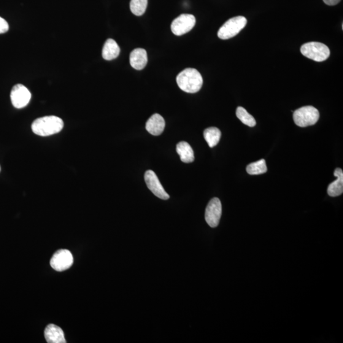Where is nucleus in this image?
Wrapping results in <instances>:
<instances>
[{
    "mask_svg": "<svg viewBox=\"0 0 343 343\" xmlns=\"http://www.w3.org/2000/svg\"><path fill=\"white\" fill-rule=\"evenodd\" d=\"M176 82L183 91L190 94L198 93L203 85L201 74L194 68L184 69L177 75Z\"/></svg>",
    "mask_w": 343,
    "mask_h": 343,
    "instance_id": "1",
    "label": "nucleus"
},
{
    "mask_svg": "<svg viewBox=\"0 0 343 343\" xmlns=\"http://www.w3.org/2000/svg\"><path fill=\"white\" fill-rule=\"evenodd\" d=\"M64 128L61 118L56 116H47L37 119L32 124V132L40 136H49L59 133Z\"/></svg>",
    "mask_w": 343,
    "mask_h": 343,
    "instance_id": "2",
    "label": "nucleus"
},
{
    "mask_svg": "<svg viewBox=\"0 0 343 343\" xmlns=\"http://www.w3.org/2000/svg\"><path fill=\"white\" fill-rule=\"evenodd\" d=\"M302 55L316 62H323L330 56V50L328 46L320 42L304 43L301 47Z\"/></svg>",
    "mask_w": 343,
    "mask_h": 343,
    "instance_id": "3",
    "label": "nucleus"
},
{
    "mask_svg": "<svg viewBox=\"0 0 343 343\" xmlns=\"http://www.w3.org/2000/svg\"><path fill=\"white\" fill-rule=\"evenodd\" d=\"M320 113L317 109L312 106L299 108L294 112V123L300 128L315 125L319 120Z\"/></svg>",
    "mask_w": 343,
    "mask_h": 343,
    "instance_id": "4",
    "label": "nucleus"
},
{
    "mask_svg": "<svg viewBox=\"0 0 343 343\" xmlns=\"http://www.w3.org/2000/svg\"><path fill=\"white\" fill-rule=\"evenodd\" d=\"M247 23L246 18L243 16L231 18L221 27L218 31V36L221 40L231 39L239 34L245 28Z\"/></svg>",
    "mask_w": 343,
    "mask_h": 343,
    "instance_id": "5",
    "label": "nucleus"
},
{
    "mask_svg": "<svg viewBox=\"0 0 343 343\" xmlns=\"http://www.w3.org/2000/svg\"><path fill=\"white\" fill-rule=\"evenodd\" d=\"M196 19L193 15L182 14L175 18L171 24V30L175 35L182 36L187 33L194 28Z\"/></svg>",
    "mask_w": 343,
    "mask_h": 343,
    "instance_id": "6",
    "label": "nucleus"
},
{
    "mask_svg": "<svg viewBox=\"0 0 343 343\" xmlns=\"http://www.w3.org/2000/svg\"><path fill=\"white\" fill-rule=\"evenodd\" d=\"M74 257L69 250L61 249L57 251L50 260V266L58 272H63L71 268Z\"/></svg>",
    "mask_w": 343,
    "mask_h": 343,
    "instance_id": "7",
    "label": "nucleus"
},
{
    "mask_svg": "<svg viewBox=\"0 0 343 343\" xmlns=\"http://www.w3.org/2000/svg\"><path fill=\"white\" fill-rule=\"evenodd\" d=\"M221 215L222 205L220 200L218 198H212L205 210V221L211 228H215L220 223Z\"/></svg>",
    "mask_w": 343,
    "mask_h": 343,
    "instance_id": "8",
    "label": "nucleus"
},
{
    "mask_svg": "<svg viewBox=\"0 0 343 343\" xmlns=\"http://www.w3.org/2000/svg\"><path fill=\"white\" fill-rule=\"evenodd\" d=\"M31 98L30 92L23 85H15L11 91V101L13 106L17 109L26 107L30 101Z\"/></svg>",
    "mask_w": 343,
    "mask_h": 343,
    "instance_id": "9",
    "label": "nucleus"
},
{
    "mask_svg": "<svg viewBox=\"0 0 343 343\" xmlns=\"http://www.w3.org/2000/svg\"><path fill=\"white\" fill-rule=\"evenodd\" d=\"M145 180L148 188L156 196L164 201L169 199L170 196L164 190L155 172L151 170L146 172Z\"/></svg>",
    "mask_w": 343,
    "mask_h": 343,
    "instance_id": "10",
    "label": "nucleus"
},
{
    "mask_svg": "<svg viewBox=\"0 0 343 343\" xmlns=\"http://www.w3.org/2000/svg\"><path fill=\"white\" fill-rule=\"evenodd\" d=\"M166 122L163 117L159 114H154L148 119L146 123V129L153 136H160L163 133Z\"/></svg>",
    "mask_w": 343,
    "mask_h": 343,
    "instance_id": "11",
    "label": "nucleus"
},
{
    "mask_svg": "<svg viewBox=\"0 0 343 343\" xmlns=\"http://www.w3.org/2000/svg\"><path fill=\"white\" fill-rule=\"evenodd\" d=\"M130 63L135 69L142 70L148 63L147 51L143 48H136L130 54Z\"/></svg>",
    "mask_w": 343,
    "mask_h": 343,
    "instance_id": "12",
    "label": "nucleus"
},
{
    "mask_svg": "<svg viewBox=\"0 0 343 343\" xmlns=\"http://www.w3.org/2000/svg\"><path fill=\"white\" fill-rule=\"evenodd\" d=\"M45 337L48 343H66L62 329L54 324H49L45 330Z\"/></svg>",
    "mask_w": 343,
    "mask_h": 343,
    "instance_id": "13",
    "label": "nucleus"
},
{
    "mask_svg": "<svg viewBox=\"0 0 343 343\" xmlns=\"http://www.w3.org/2000/svg\"><path fill=\"white\" fill-rule=\"evenodd\" d=\"M334 175L337 177V180L331 183L328 188V194L332 197L341 195L343 193L342 170L340 168L336 169L335 170Z\"/></svg>",
    "mask_w": 343,
    "mask_h": 343,
    "instance_id": "14",
    "label": "nucleus"
},
{
    "mask_svg": "<svg viewBox=\"0 0 343 343\" xmlns=\"http://www.w3.org/2000/svg\"><path fill=\"white\" fill-rule=\"evenodd\" d=\"M120 48L117 43L113 39H108L102 48V56L105 60L112 61L118 58Z\"/></svg>",
    "mask_w": 343,
    "mask_h": 343,
    "instance_id": "15",
    "label": "nucleus"
},
{
    "mask_svg": "<svg viewBox=\"0 0 343 343\" xmlns=\"http://www.w3.org/2000/svg\"><path fill=\"white\" fill-rule=\"evenodd\" d=\"M176 151L180 156V160L184 163H191L194 160V152L192 148L185 141H182L177 145Z\"/></svg>",
    "mask_w": 343,
    "mask_h": 343,
    "instance_id": "16",
    "label": "nucleus"
},
{
    "mask_svg": "<svg viewBox=\"0 0 343 343\" xmlns=\"http://www.w3.org/2000/svg\"><path fill=\"white\" fill-rule=\"evenodd\" d=\"M204 139L206 140L210 148L215 147L220 142L221 132L216 128H210L205 129L204 132Z\"/></svg>",
    "mask_w": 343,
    "mask_h": 343,
    "instance_id": "17",
    "label": "nucleus"
},
{
    "mask_svg": "<svg viewBox=\"0 0 343 343\" xmlns=\"http://www.w3.org/2000/svg\"><path fill=\"white\" fill-rule=\"evenodd\" d=\"M236 115L237 118L245 125L250 127V128H253V127L256 125V121L255 118L250 115L245 108L240 106L238 107Z\"/></svg>",
    "mask_w": 343,
    "mask_h": 343,
    "instance_id": "18",
    "label": "nucleus"
},
{
    "mask_svg": "<svg viewBox=\"0 0 343 343\" xmlns=\"http://www.w3.org/2000/svg\"><path fill=\"white\" fill-rule=\"evenodd\" d=\"M266 161L264 159L248 165L246 171L250 175L263 174L267 172Z\"/></svg>",
    "mask_w": 343,
    "mask_h": 343,
    "instance_id": "19",
    "label": "nucleus"
},
{
    "mask_svg": "<svg viewBox=\"0 0 343 343\" xmlns=\"http://www.w3.org/2000/svg\"><path fill=\"white\" fill-rule=\"evenodd\" d=\"M148 6V0H131L130 9L134 15L140 16L144 14Z\"/></svg>",
    "mask_w": 343,
    "mask_h": 343,
    "instance_id": "20",
    "label": "nucleus"
},
{
    "mask_svg": "<svg viewBox=\"0 0 343 343\" xmlns=\"http://www.w3.org/2000/svg\"><path fill=\"white\" fill-rule=\"evenodd\" d=\"M9 26L4 18L0 17V34L5 33L9 31Z\"/></svg>",
    "mask_w": 343,
    "mask_h": 343,
    "instance_id": "21",
    "label": "nucleus"
},
{
    "mask_svg": "<svg viewBox=\"0 0 343 343\" xmlns=\"http://www.w3.org/2000/svg\"><path fill=\"white\" fill-rule=\"evenodd\" d=\"M323 1L326 5H329V6H334V5L338 4L341 2V0H323Z\"/></svg>",
    "mask_w": 343,
    "mask_h": 343,
    "instance_id": "22",
    "label": "nucleus"
},
{
    "mask_svg": "<svg viewBox=\"0 0 343 343\" xmlns=\"http://www.w3.org/2000/svg\"><path fill=\"white\" fill-rule=\"evenodd\" d=\"M0 171H1V167H0Z\"/></svg>",
    "mask_w": 343,
    "mask_h": 343,
    "instance_id": "23",
    "label": "nucleus"
}]
</instances>
